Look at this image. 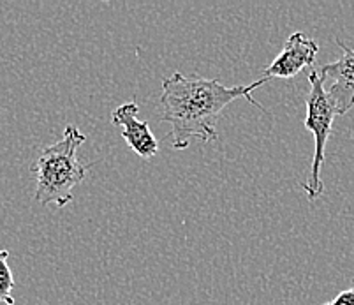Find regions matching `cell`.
Here are the masks:
<instances>
[{
    "instance_id": "obj_1",
    "label": "cell",
    "mask_w": 354,
    "mask_h": 305,
    "mask_svg": "<svg viewBox=\"0 0 354 305\" xmlns=\"http://www.w3.org/2000/svg\"><path fill=\"white\" fill-rule=\"evenodd\" d=\"M268 82L270 78L263 76L250 85L226 86L218 80L183 76L182 73H173L164 78L159 120L171 125L167 140L173 149H187L192 140L203 143L217 140L215 124L218 115L236 99H247L254 106L265 110L259 102L254 101L252 92Z\"/></svg>"
},
{
    "instance_id": "obj_2",
    "label": "cell",
    "mask_w": 354,
    "mask_h": 305,
    "mask_svg": "<svg viewBox=\"0 0 354 305\" xmlns=\"http://www.w3.org/2000/svg\"><path fill=\"white\" fill-rule=\"evenodd\" d=\"M86 136L76 125H67L62 140L46 147L32 165L35 175V201L41 205L66 207L73 201V191L85 181L88 166L80 163L78 149Z\"/></svg>"
},
{
    "instance_id": "obj_3",
    "label": "cell",
    "mask_w": 354,
    "mask_h": 305,
    "mask_svg": "<svg viewBox=\"0 0 354 305\" xmlns=\"http://www.w3.org/2000/svg\"><path fill=\"white\" fill-rule=\"evenodd\" d=\"M308 83H310V91L307 94V117H305V129L314 134V157H312V165L308 169V175L305 182L301 184V189L307 192V198L310 201L317 200L324 192L323 181H321V169L324 163V152H326L328 138L331 133V125H333L335 104L328 98L324 91V83L321 80L317 71H312L308 75Z\"/></svg>"
},
{
    "instance_id": "obj_4",
    "label": "cell",
    "mask_w": 354,
    "mask_h": 305,
    "mask_svg": "<svg viewBox=\"0 0 354 305\" xmlns=\"http://www.w3.org/2000/svg\"><path fill=\"white\" fill-rule=\"evenodd\" d=\"M342 48V57L331 64H324L317 73L324 83V91L335 104L337 115H346L354 106V50L344 41L337 39Z\"/></svg>"
},
{
    "instance_id": "obj_5",
    "label": "cell",
    "mask_w": 354,
    "mask_h": 305,
    "mask_svg": "<svg viewBox=\"0 0 354 305\" xmlns=\"http://www.w3.org/2000/svg\"><path fill=\"white\" fill-rule=\"evenodd\" d=\"M317 51H319L317 41L307 37L300 30L292 32L286 41L284 50L265 69V78H292L315 62Z\"/></svg>"
},
{
    "instance_id": "obj_6",
    "label": "cell",
    "mask_w": 354,
    "mask_h": 305,
    "mask_svg": "<svg viewBox=\"0 0 354 305\" xmlns=\"http://www.w3.org/2000/svg\"><path fill=\"white\" fill-rule=\"evenodd\" d=\"M140 106L136 101H129L125 104L115 108L111 113L113 125L122 129V138L141 159H152L159 152V141L150 131L148 122L138 118Z\"/></svg>"
},
{
    "instance_id": "obj_7",
    "label": "cell",
    "mask_w": 354,
    "mask_h": 305,
    "mask_svg": "<svg viewBox=\"0 0 354 305\" xmlns=\"http://www.w3.org/2000/svg\"><path fill=\"white\" fill-rule=\"evenodd\" d=\"M9 250H0V304L15 305L12 290H15V277L8 265Z\"/></svg>"
},
{
    "instance_id": "obj_8",
    "label": "cell",
    "mask_w": 354,
    "mask_h": 305,
    "mask_svg": "<svg viewBox=\"0 0 354 305\" xmlns=\"http://www.w3.org/2000/svg\"><path fill=\"white\" fill-rule=\"evenodd\" d=\"M323 305H354V281H353V284H351L349 290L342 291V293L337 295L333 300L326 302V304H323Z\"/></svg>"
}]
</instances>
